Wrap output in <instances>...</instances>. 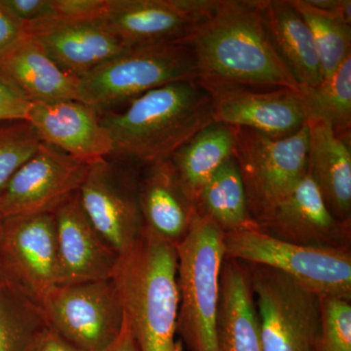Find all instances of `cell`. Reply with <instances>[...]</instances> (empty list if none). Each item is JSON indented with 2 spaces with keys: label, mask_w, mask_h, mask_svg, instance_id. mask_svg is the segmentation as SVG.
Masks as SVG:
<instances>
[{
  "label": "cell",
  "mask_w": 351,
  "mask_h": 351,
  "mask_svg": "<svg viewBox=\"0 0 351 351\" xmlns=\"http://www.w3.org/2000/svg\"><path fill=\"white\" fill-rule=\"evenodd\" d=\"M186 40L195 55L196 82L209 93L234 87L301 89L274 47L258 0H215Z\"/></svg>",
  "instance_id": "6da1fadb"
},
{
  "label": "cell",
  "mask_w": 351,
  "mask_h": 351,
  "mask_svg": "<svg viewBox=\"0 0 351 351\" xmlns=\"http://www.w3.org/2000/svg\"><path fill=\"white\" fill-rule=\"evenodd\" d=\"M27 121L41 143L88 166L112 156V140L101 115L82 101L32 104Z\"/></svg>",
  "instance_id": "2e32d148"
},
{
  "label": "cell",
  "mask_w": 351,
  "mask_h": 351,
  "mask_svg": "<svg viewBox=\"0 0 351 351\" xmlns=\"http://www.w3.org/2000/svg\"><path fill=\"white\" fill-rule=\"evenodd\" d=\"M180 82H196L195 55L186 40L129 48L80 78L77 98L101 115Z\"/></svg>",
  "instance_id": "5b68a950"
},
{
  "label": "cell",
  "mask_w": 351,
  "mask_h": 351,
  "mask_svg": "<svg viewBox=\"0 0 351 351\" xmlns=\"http://www.w3.org/2000/svg\"><path fill=\"white\" fill-rule=\"evenodd\" d=\"M215 0H106L101 20L127 47L186 40Z\"/></svg>",
  "instance_id": "4fadbf2b"
},
{
  "label": "cell",
  "mask_w": 351,
  "mask_h": 351,
  "mask_svg": "<svg viewBox=\"0 0 351 351\" xmlns=\"http://www.w3.org/2000/svg\"><path fill=\"white\" fill-rule=\"evenodd\" d=\"M210 95L214 122L251 129L272 138L294 135L306 124L300 90L234 87Z\"/></svg>",
  "instance_id": "5bb4252c"
},
{
  "label": "cell",
  "mask_w": 351,
  "mask_h": 351,
  "mask_svg": "<svg viewBox=\"0 0 351 351\" xmlns=\"http://www.w3.org/2000/svg\"><path fill=\"white\" fill-rule=\"evenodd\" d=\"M350 223L335 218L309 173L258 228L283 241L316 248L350 249Z\"/></svg>",
  "instance_id": "9a60e30c"
},
{
  "label": "cell",
  "mask_w": 351,
  "mask_h": 351,
  "mask_svg": "<svg viewBox=\"0 0 351 351\" xmlns=\"http://www.w3.org/2000/svg\"><path fill=\"white\" fill-rule=\"evenodd\" d=\"M311 6L351 24L350 0H306Z\"/></svg>",
  "instance_id": "d590c367"
},
{
  "label": "cell",
  "mask_w": 351,
  "mask_h": 351,
  "mask_svg": "<svg viewBox=\"0 0 351 351\" xmlns=\"http://www.w3.org/2000/svg\"><path fill=\"white\" fill-rule=\"evenodd\" d=\"M169 351H182V345L180 343H176V346L174 348H172V350Z\"/></svg>",
  "instance_id": "74e56055"
},
{
  "label": "cell",
  "mask_w": 351,
  "mask_h": 351,
  "mask_svg": "<svg viewBox=\"0 0 351 351\" xmlns=\"http://www.w3.org/2000/svg\"><path fill=\"white\" fill-rule=\"evenodd\" d=\"M138 179V204L143 226L179 244L189 232L196 213L169 159L145 166Z\"/></svg>",
  "instance_id": "ffe728a7"
},
{
  "label": "cell",
  "mask_w": 351,
  "mask_h": 351,
  "mask_svg": "<svg viewBox=\"0 0 351 351\" xmlns=\"http://www.w3.org/2000/svg\"><path fill=\"white\" fill-rule=\"evenodd\" d=\"M27 34L25 23L14 16L0 0V58Z\"/></svg>",
  "instance_id": "836d02e7"
},
{
  "label": "cell",
  "mask_w": 351,
  "mask_h": 351,
  "mask_svg": "<svg viewBox=\"0 0 351 351\" xmlns=\"http://www.w3.org/2000/svg\"><path fill=\"white\" fill-rule=\"evenodd\" d=\"M223 232L196 211L178 244L179 313L177 332L189 351H219V276L225 260Z\"/></svg>",
  "instance_id": "277c9868"
},
{
  "label": "cell",
  "mask_w": 351,
  "mask_h": 351,
  "mask_svg": "<svg viewBox=\"0 0 351 351\" xmlns=\"http://www.w3.org/2000/svg\"><path fill=\"white\" fill-rule=\"evenodd\" d=\"M32 103L0 77V122L29 119Z\"/></svg>",
  "instance_id": "d6a6232c"
},
{
  "label": "cell",
  "mask_w": 351,
  "mask_h": 351,
  "mask_svg": "<svg viewBox=\"0 0 351 351\" xmlns=\"http://www.w3.org/2000/svg\"><path fill=\"white\" fill-rule=\"evenodd\" d=\"M350 302L321 298V351H351Z\"/></svg>",
  "instance_id": "f546056e"
},
{
  "label": "cell",
  "mask_w": 351,
  "mask_h": 351,
  "mask_svg": "<svg viewBox=\"0 0 351 351\" xmlns=\"http://www.w3.org/2000/svg\"><path fill=\"white\" fill-rule=\"evenodd\" d=\"M129 166L113 158L92 164L78 191L90 223L119 256L130 250L144 226L138 180Z\"/></svg>",
  "instance_id": "30bf717a"
},
{
  "label": "cell",
  "mask_w": 351,
  "mask_h": 351,
  "mask_svg": "<svg viewBox=\"0 0 351 351\" xmlns=\"http://www.w3.org/2000/svg\"><path fill=\"white\" fill-rule=\"evenodd\" d=\"M307 120L326 122L339 135L350 134L351 56L315 87H302Z\"/></svg>",
  "instance_id": "4316f807"
},
{
  "label": "cell",
  "mask_w": 351,
  "mask_h": 351,
  "mask_svg": "<svg viewBox=\"0 0 351 351\" xmlns=\"http://www.w3.org/2000/svg\"><path fill=\"white\" fill-rule=\"evenodd\" d=\"M274 47L300 87L323 82L313 34L291 0H258Z\"/></svg>",
  "instance_id": "603a6c76"
},
{
  "label": "cell",
  "mask_w": 351,
  "mask_h": 351,
  "mask_svg": "<svg viewBox=\"0 0 351 351\" xmlns=\"http://www.w3.org/2000/svg\"><path fill=\"white\" fill-rule=\"evenodd\" d=\"M232 128L233 157L241 175L252 219L258 226L308 173V127L306 124L286 138Z\"/></svg>",
  "instance_id": "8992f818"
},
{
  "label": "cell",
  "mask_w": 351,
  "mask_h": 351,
  "mask_svg": "<svg viewBox=\"0 0 351 351\" xmlns=\"http://www.w3.org/2000/svg\"><path fill=\"white\" fill-rule=\"evenodd\" d=\"M58 285L112 279L119 256L90 223L75 193L54 212Z\"/></svg>",
  "instance_id": "e0dca14e"
},
{
  "label": "cell",
  "mask_w": 351,
  "mask_h": 351,
  "mask_svg": "<svg viewBox=\"0 0 351 351\" xmlns=\"http://www.w3.org/2000/svg\"><path fill=\"white\" fill-rule=\"evenodd\" d=\"M39 306L47 326L82 351H103L123 326V307L112 279L57 285Z\"/></svg>",
  "instance_id": "9c48e42d"
},
{
  "label": "cell",
  "mask_w": 351,
  "mask_h": 351,
  "mask_svg": "<svg viewBox=\"0 0 351 351\" xmlns=\"http://www.w3.org/2000/svg\"><path fill=\"white\" fill-rule=\"evenodd\" d=\"M245 267L263 351H321L320 295L278 270L254 263Z\"/></svg>",
  "instance_id": "ba28073f"
},
{
  "label": "cell",
  "mask_w": 351,
  "mask_h": 351,
  "mask_svg": "<svg viewBox=\"0 0 351 351\" xmlns=\"http://www.w3.org/2000/svg\"><path fill=\"white\" fill-rule=\"evenodd\" d=\"M308 173L335 218L351 223L350 134L339 135L326 122L307 120Z\"/></svg>",
  "instance_id": "44dd1931"
},
{
  "label": "cell",
  "mask_w": 351,
  "mask_h": 351,
  "mask_svg": "<svg viewBox=\"0 0 351 351\" xmlns=\"http://www.w3.org/2000/svg\"><path fill=\"white\" fill-rule=\"evenodd\" d=\"M25 29L64 73L78 80L129 49L101 19L47 23Z\"/></svg>",
  "instance_id": "ac0fdd59"
},
{
  "label": "cell",
  "mask_w": 351,
  "mask_h": 351,
  "mask_svg": "<svg viewBox=\"0 0 351 351\" xmlns=\"http://www.w3.org/2000/svg\"><path fill=\"white\" fill-rule=\"evenodd\" d=\"M291 1L311 29L323 80H326L351 56L350 25L311 6L306 0Z\"/></svg>",
  "instance_id": "83f0119b"
},
{
  "label": "cell",
  "mask_w": 351,
  "mask_h": 351,
  "mask_svg": "<svg viewBox=\"0 0 351 351\" xmlns=\"http://www.w3.org/2000/svg\"><path fill=\"white\" fill-rule=\"evenodd\" d=\"M103 351H141L137 339L124 316L123 326L119 336Z\"/></svg>",
  "instance_id": "8d00e7d4"
},
{
  "label": "cell",
  "mask_w": 351,
  "mask_h": 351,
  "mask_svg": "<svg viewBox=\"0 0 351 351\" xmlns=\"http://www.w3.org/2000/svg\"><path fill=\"white\" fill-rule=\"evenodd\" d=\"M196 210L223 232L258 228L252 219L243 182L234 157L210 178L196 198Z\"/></svg>",
  "instance_id": "d4e9b609"
},
{
  "label": "cell",
  "mask_w": 351,
  "mask_h": 351,
  "mask_svg": "<svg viewBox=\"0 0 351 351\" xmlns=\"http://www.w3.org/2000/svg\"><path fill=\"white\" fill-rule=\"evenodd\" d=\"M223 242L226 258L278 270L321 298L351 301L350 249L290 243L258 228L223 232Z\"/></svg>",
  "instance_id": "52a82bcc"
},
{
  "label": "cell",
  "mask_w": 351,
  "mask_h": 351,
  "mask_svg": "<svg viewBox=\"0 0 351 351\" xmlns=\"http://www.w3.org/2000/svg\"><path fill=\"white\" fill-rule=\"evenodd\" d=\"M58 246L54 214L3 218L0 274L40 304L58 285Z\"/></svg>",
  "instance_id": "8fae6325"
},
{
  "label": "cell",
  "mask_w": 351,
  "mask_h": 351,
  "mask_svg": "<svg viewBox=\"0 0 351 351\" xmlns=\"http://www.w3.org/2000/svg\"><path fill=\"white\" fill-rule=\"evenodd\" d=\"M38 302L0 274V351H27L47 328Z\"/></svg>",
  "instance_id": "484cf974"
},
{
  "label": "cell",
  "mask_w": 351,
  "mask_h": 351,
  "mask_svg": "<svg viewBox=\"0 0 351 351\" xmlns=\"http://www.w3.org/2000/svg\"><path fill=\"white\" fill-rule=\"evenodd\" d=\"M0 77L32 104L78 101V78L64 73L32 34L0 58Z\"/></svg>",
  "instance_id": "d6986e66"
},
{
  "label": "cell",
  "mask_w": 351,
  "mask_h": 351,
  "mask_svg": "<svg viewBox=\"0 0 351 351\" xmlns=\"http://www.w3.org/2000/svg\"><path fill=\"white\" fill-rule=\"evenodd\" d=\"M112 144L110 158L147 166L168 160L212 122V97L196 82H180L152 90L120 112L101 115Z\"/></svg>",
  "instance_id": "7a4b0ae2"
},
{
  "label": "cell",
  "mask_w": 351,
  "mask_h": 351,
  "mask_svg": "<svg viewBox=\"0 0 351 351\" xmlns=\"http://www.w3.org/2000/svg\"><path fill=\"white\" fill-rule=\"evenodd\" d=\"M88 169L86 164L41 143L36 154L21 166L0 195V215L9 218L54 213L80 191Z\"/></svg>",
  "instance_id": "7c38bea8"
},
{
  "label": "cell",
  "mask_w": 351,
  "mask_h": 351,
  "mask_svg": "<svg viewBox=\"0 0 351 351\" xmlns=\"http://www.w3.org/2000/svg\"><path fill=\"white\" fill-rule=\"evenodd\" d=\"M233 149L232 127L212 122L170 157L171 165L182 189L195 204L200 189L223 163L232 158Z\"/></svg>",
  "instance_id": "cb8c5ba5"
},
{
  "label": "cell",
  "mask_w": 351,
  "mask_h": 351,
  "mask_svg": "<svg viewBox=\"0 0 351 351\" xmlns=\"http://www.w3.org/2000/svg\"><path fill=\"white\" fill-rule=\"evenodd\" d=\"M41 144L29 121L0 122V195L13 175L38 151Z\"/></svg>",
  "instance_id": "f1b7e54d"
},
{
  "label": "cell",
  "mask_w": 351,
  "mask_h": 351,
  "mask_svg": "<svg viewBox=\"0 0 351 351\" xmlns=\"http://www.w3.org/2000/svg\"><path fill=\"white\" fill-rule=\"evenodd\" d=\"M219 351H263L255 297L245 263L226 258L219 276Z\"/></svg>",
  "instance_id": "7402d4cb"
},
{
  "label": "cell",
  "mask_w": 351,
  "mask_h": 351,
  "mask_svg": "<svg viewBox=\"0 0 351 351\" xmlns=\"http://www.w3.org/2000/svg\"><path fill=\"white\" fill-rule=\"evenodd\" d=\"M178 267V245L145 226L117 260L112 280L141 351H169L177 343Z\"/></svg>",
  "instance_id": "3957f363"
},
{
  "label": "cell",
  "mask_w": 351,
  "mask_h": 351,
  "mask_svg": "<svg viewBox=\"0 0 351 351\" xmlns=\"http://www.w3.org/2000/svg\"><path fill=\"white\" fill-rule=\"evenodd\" d=\"M2 3L25 25L36 24L52 17L53 0H1Z\"/></svg>",
  "instance_id": "1f68e13d"
},
{
  "label": "cell",
  "mask_w": 351,
  "mask_h": 351,
  "mask_svg": "<svg viewBox=\"0 0 351 351\" xmlns=\"http://www.w3.org/2000/svg\"><path fill=\"white\" fill-rule=\"evenodd\" d=\"M2 226H3V217L0 215V237H1Z\"/></svg>",
  "instance_id": "f35d334b"
},
{
  "label": "cell",
  "mask_w": 351,
  "mask_h": 351,
  "mask_svg": "<svg viewBox=\"0 0 351 351\" xmlns=\"http://www.w3.org/2000/svg\"><path fill=\"white\" fill-rule=\"evenodd\" d=\"M106 0H53L54 13L49 19L25 27L54 22H80L101 19L105 10Z\"/></svg>",
  "instance_id": "4dcf8cb0"
},
{
  "label": "cell",
  "mask_w": 351,
  "mask_h": 351,
  "mask_svg": "<svg viewBox=\"0 0 351 351\" xmlns=\"http://www.w3.org/2000/svg\"><path fill=\"white\" fill-rule=\"evenodd\" d=\"M27 351H82L71 345L49 327L36 338Z\"/></svg>",
  "instance_id": "e575fe53"
}]
</instances>
